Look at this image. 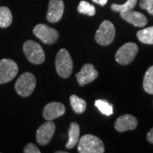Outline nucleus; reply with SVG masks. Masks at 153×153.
I'll return each instance as SVG.
<instances>
[{"label": "nucleus", "mask_w": 153, "mask_h": 153, "mask_svg": "<svg viewBox=\"0 0 153 153\" xmlns=\"http://www.w3.org/2000/svg\"><path fill=\"white\" fill-rule=\"evenodd\" d=\"M36 87V78L31 72H25L17 79L15 84L16 91L22 97L31 95Z\"/></svg>", "instance_id": "20e7f679"}, {"label": "nucleus", "mask_w": 153, "mask_h": 153, "mask_svg": "<svg viewBox=\"0 0 153 153\" xmlns=\"http://www.w3.org/2000/svg\"><path fill=\"white\" fill-rule=\"evenodd\" d=\"M138 125V121L132 115L126 114L119 117L115 123V128L118 132L134 130Z\"/></svg>", "instance_id": "4468645a"}, {"label": "nucleus", "mask_w": 153, "mask_h": 153, "mask_svg": "<svg viewBox=\"0 0 153 153\" xmlns=\"http://www.w3.org/2000/svg\"><path fill=\"white\" fill-rule=\"evenodd\" d=\"M77 10L80 14L88 15L89 16H93L95 15V8L94 6L90 4L87 1H81L77 7Z\"/></svg>", "instance_id": "412c9836"}, {"label": "nucleus", "mask_w": 153, "mask_h": 153, "mask_svg": "<svg viewBox=\"0 0 153 153\" xmlns=\"http://www.w3.org/2000/svg\"><path fill=\"white\" fill-rule=\"evenodd\" d=\"M120 16L124 21L138 27H144L147 24L146 17L142 13H140L138 11H134L133 10L123 11L120 12Z\"/></svg>", "instance_id": "ddd939ff"}, {"label": "nucleus", "mask_w": 153, "mask_h": 153, "mask_svg": "<svg viewBox=\"0 0 153 153\" xmlns=\"http://www.w3.org/2000/svg\"><path fill=\"white\" fill-rule=\"evenodd\" d=\"M23 51L27 59L33 64L39 65L45 60L44 49L40 44L34 41H26L23 44Z\"/></svg>", "instance_id": "7ed1b4c3"}, {"label": "nucleus", "mask_w": 153, "mask_h": 153, "mask_svg": "<svg viewBox=\"0 0 153 153\" xmlns=\"http://www.w3.org/2000/svg\"><path fill=\"white\" fill-rule=\"evenodd\" d=\"M114 25L110 21H104L95 33V41L102 46H107L112 43L115 38Z\"/></svg>", "instance_id": "39448f33"}, {"label": "nucleus", "mask_w": 153, "mask_h": 153, "mask_svg": "<svg viewBox=\"0 0 153 153\" xmlns=\"http://www.w3.org/2000/svg\"><path fill=\"white\" fill-rule=\"evenodd\" d=\"M138 53V46L134 43H127L123 44L117 51L115 59L120 65H128L135 58Z\"/></svg>", "instance_id": "423d86ee"}, {"label": "nucleus", "mask_w": 153, "mask_h": 153, "mask_svg": "<svg viewBox=\"0 0 153 153\" xmlns=\"http://www.w3.org/2000/svg\"><path fill=\"white\" fill-rule=\"evenodd\" d=\"M55 67L57 73L63 78L70 76L73 69V62L69 52L66 49H61L56 55Z\"/></svg>", "instance_id": "f03ea898"}, {"label": "nucleus", "mask_w": 153, "mask_h": 153, "mask_svg": "<svg viewBox=\"0 0 153 153\" xmlns=\"http://www.w3.org/2000/svg\"><path fill=\"white\" fill-rule=\"evenodd\" d=\"M98 76V71L92 64L83 65L79 72L76 74L77 82L80 86H84L89 82L94 81Z\"/></svg>", "instance_id": "9d476101"}, {"label": "nucleus", "mask_w": 153, "mask_h": 153, "mask_svg": "<svg viewBox=\"0 0 153 153\" xmlns=\"http://www.w3.org/2000/svg\"><path fill=\"white\" fill-rule=\"evenodd\" d=\"M78 152L80 153H103L105 146L102 140L92 134H85L78 140Z\"/></svg>", "instance_id": "f257e3e1"}, {"label": "nucleus", "mask_w": 153, "mask_h": 153, "mask_svg": "<svg viewBox=\"0 0 153 153\" xmlns=\"http://www.w3.org/2000/svg\"><path fill=\"white\" fill-rule=\"evenodd\" d=\"M137 4V0H127V2L123 4H112L111 8L113 11L116 12H123V11H128L133 10Z\"/></svg>", "instance_id": "4be33fe9"}, {"label": "nucleus", "mask_w": 153, "mask_h": 153, "mask_svg": "<svg viewBox=\"0 0 153 153\" xmlns=\"http://www.w3.org/2000/svg\"><path fill=\"white\" fill-rule=\"evenodd\" d=\"M18 65L10 59L0 60V84L10 82L18 73Z\"/></svg>", "instance_id": "6e6552de"}, {"label": "nucleus", "mask_w": 153, "mask_h": 153, "mask_svg": "<svg viewBox=\"0 0 153 153\" xmlns=\"http://www.w3.org/2000/svg\"><path fill=\"white\" fill-rule=\"evenodd\" d=\"M24 152L25 153H40V150L38 149L35 145H33L32 143L27 144L25 148H24Z\"/></svg>", "instance_id": "b1692460"}, {"label": "nucleus", "mask_w": 153, "mask_h": 153, "mask_svg": "<svg viewBox=\"0 0 153 153\" xmlns=\"http://www.w3.org/2000/svg\"><path fill=\"white\" fill-rule=\"evenodd\" d=\"M79 135H80L79 125L76 123H72L68 132V141L66 144V147L67 149H71L74 147L78 143Z\"/></svg>", "instance_id": "2eb2a0df"}, {"label": "nucleus", "mask_w": 153, "mask_h": 153, "mask_svg": "<svg viewBox=\"0 0 153 153\" xmlns=\"http://www.w3.org/2000/svg\"><path fill=\"white\" fill-rule=\"evenodd\" d=\"M55 131V125L52 121H48L40 126L37 130V142L41 146L47 145L51 140Z\"/></svg>", "instance_id": "1a4fd4ad"}, {"label": "nucleus", "mask_w": 153, "mask_h": 153, "mask_svg": "<svg viewBox=\"0 0 153 153\" xmlns=\"http://www.w3.org/2000/svg\"><path fill=\"white\" fill-rule=\"evenodd\" d=\"M95 106L98 110L105 116H111L113 113V106L104 100H97L94 102Z\"/></svg>", "instance_id": "aec40b11"}, {"label": "nucleus", "mask_w": 153, "mask_h": 153, "mask_svg": "<svg viewBox=\"0 0 153 153\" xmlns=\"http://www.w3.org/2000/svg\"><path fill=\"white\" fill-rule=\"evenodd\" d=\"M147 140L150 143H152L153 144V128L150 130V131L148 132L147 134Z\"/></svg>", "instance_id": "393cba45"}, {"label": "nucleus", "mask_w": 153, "mask_h": 153, "mask_svg": "<svg viewBox=\"0 0 153 153\" xmlns=\"http://www.w3.org/2000/svg\"><path fill=\"white\" fill-rule=\"evenodd\" d=\"M138 39L146 44H153V27L144 28L137 33Z\"/></svg>", "instance_id": "a211bd4d"}, {"label": "nucleus", "mask_w": 153, "mask_h": 153, "mask_svg": "<svg viewBox=\"0 0 153 153\" xmlns=\"http://www.w3.org/2000/svg\"><path fill=\"white\" fill-rule=\"evenodd\" d=\"M64 13L63 0H49V8L47 12V20L51 23L60 21Z\"/></svg>", "instance_id": "9b49d317"}, {"label": "nucleus", "mask_w": 153, "mask_h": 153, "mask_svg": "<svg viewBox=\"0 0 153 153\" xmlns=\"http://www.w3.org/2000/svg\"><path fill=\"white\" fill-rule=\"evenodd\" d=\"M140 7L147 10L150 15L153 16V0H140Z\"/></svg>", "instance_id": "5701e85b"}, {"label": "nucleus", "mask_w": 153, "mask_h": 153, "mask_svg": "<svg viewBox=\"0 0 153 153\" xmlns=\"http://www.w3.org/2000/svg\"><path fill=\"white\" fill-rule=\"evenodd\" d=\"M143 88L146 93L153 94V66L148 68L143 80Z\"/></svg>", "instance_id": "6ab92c4d"}, {"label": "nucleus", "mask_w": 153, "mask_h": 153, "mask_svg": "<svg viewBox=\"0 0 153 153\" xmlns=\"http://www.w3.org/2000/svg\"><path fill=\"white\" fill-rule=\"evenodd\" d=\"M12 22H13V16L10 10L5 6L0 7V27H9Z\"/></svg>", "instance_id": "f3484780"}, {"label": "nucleus", "mask_w": 153, "mask_h": 153, "mask_svg": "<svg viewBox=\"0 0 153 153\" xmlns=\"http://www.w3.org/2000/svg\"><path fill=\"white\" fill-rule=\"evenodd\" d=\"M66 107L60 102H50L44 106L43 116L44 119L47 121H52L60 117L65 113Z\"/></svg>", "instance_id": "f8f14e48"}, {"label": "nucleus", "mask_w": 153, "mask_h": 153, "mask_svg": "<svg viewBox=\"0 0 153 153\" xmlns=\"http://www.w3.org/2000/svg\"><path fill=\"white\" fill-rule=\"evenodd\" d=\"M70 103H71V105L73 111L77 114L83 113L85 111V110H86V107H87L86 101L83 99H81L80 97H78L77 95H75V94L71 95Z\"/></svg>", "instance_id": "dca6fc26"}, {"label": "nucleus", "mask_w": 153, "mask_h": 153, "mask_svg": "<svg viewBox=\"0 0 153 153\" xmlns=\"http://www.w3.org/2000/svg\"><path fill=\"white\" fill-rule=\"evenodd\" d=\"M33 34L46 44H53L58 40L59 33L45 24H38L33 28Z\"/></svg>", "instance_id": "0eeeda50"}, {"label": "nucleus", "mask_w": 153, "mask_h": 153, "mask_svg": "<svg viewBox=\"0 0 153 153\" xmlns=\"http://www.w3.org/2000/svg\"><path fill=\"white\" fill-rule=\"evenodd\" d=\"M94 3H95V4H97L99 5L100 6H104L106 4V3H107V1L108 0H92Z\"/></svg>", "instance_id": "a878e982"}]
</instances>
